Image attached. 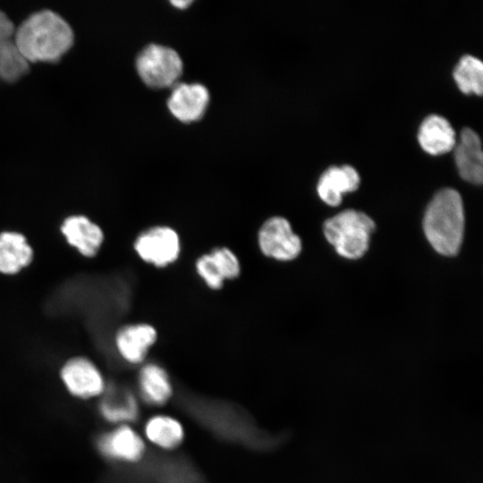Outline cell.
<instances>
[{"mask_svg": "<svg viewBox=\"0 0 483 483\" xmlns=\"http://www.w3.org/2000/svg\"><path fill=\"white\" fill-rule=\"evenodd\" d=\"M15 41L29 64L52 62L71 47L73 34L63 18L45 10L30 15L16 29Z\"/></svg>", "mask_w": 483, "mask_h": 483, "instance_id": "6da1fadb", "label": "cell"}, {"mask_svg": "<svg viewBox=\"0 0 483 483\" xmlns=\"http://www.w3.org/2000/svg\"><path fill=\"white\" fill-rule=\"evenodd\" d=\"M425 235L436 251L455 255L464 231V212L459 192L452 188L440 190L433 197L423 218Z\"/></svg>", "mask_w": 483, "mask_h": 483, "instance_id": "7a4b0ae2", "label": "cell"}, {"mask_svg": "<svg viewBox=\"0 0 483 483\" xmlns=\"http://www.w3.org/2000/svg\"><path fill=\"white\" fill-rule=\"evenodd\" d=\"M323 229L339 255L354 259L367 251L375 223L365 213L347 209L327 219Z\"/></svg>", "mask_w": 483, "mask_h": 483, "instance_id": "3957f363", "label": "cell"}, {"mask_svg": "<svg viewBox=\"0 0 483 483\" xmlns=\"http://www.w3.org/2000/svg\"><path fill=\"white\" fill-rule=\"evenodd\" d=\"M133 249L145 263L162 268L179 258L182 242L174 228L157 225L140 232L134 240Z\"/></svg>", "mask_w": 483, "mask_h": 483, "instance_id": "277c9868", "label": "cell"}, {"mask_svg": "<svg viewBox=\"0 0 483 483\" xmlns=\"http://www.w3.org/2000/svg\"><path fill=\"white\" fill-rule=\"evenodd\" d=\"M136 67L146 84L164 88L174 84L180 77L182 62L174 49L150 44L140 53Z\"/></svg>", "mask_w": 483, "mask_h": 483, "instance_id": "5b68a950", "label": "cell"}, {"mask_svg": "<svg viewBox=\"0 0 483 483\" xmlns=\"http://www.w3.org/2000/svg\"><path fill=\"white\" fill-rule=\"evenodd\" d=\"M60 378L67 393L80 401L98 398L106 391L101 370L83 356L67 360L60 369Z\"/></svg>", "mask_w": 483, "mask_h": 483, "instance_id": "8992f818", "label": "cell"}, {"mask_svg": "<svg viewBox=\"0 0 483 483\" xmlns=\"http://www.w3.org/2000/svg\"><path fill=\"white\" fill-rule=\"evenodd\" d=\"M257 242L260 252L278 261H290L301 251V241L293 233L290 222L280 216L265 220L258 230Z\"/></svg>", "mask_w": 483, "mask_h": 483, "instance_id": "52a82bcc", "label": "cell"}, {"mask_svg": "<svg viewBox=\"0 0 483 483\" xmlns=\"http://www.w3.org/2000/svg\"><path fill=\"white\" fill-rule=\"evenodd\" d=\"M97 448L105 458L123 463H135L143 458L146 442L131 426L122 424L99 436Z\"/></svg>", "mask_w": 483, "mask_h": 483, "instance_id": "ba28073f", "label": "cell"}, {"mask_svg": "<svg viewBox=\"0 0 483 483\" xmlns=\"http://www.w3.org/2000/svg\"><path fill=\"white\" fill-rule=\"evenodd\" d=\"M158 335L148 323L128 324L120 327L114 342L120 356L129 364L142 363L156 343Z\"/></svg>", "mask_w": 483, "mask_h": 483, "instance_id": "9c48e42d", "label": "cell"}, {"mask_svg": "<svg viewBox=\"0 0 483 483\" xmlns=\"http://www.w3.org/2000/svg\"><path fill=\"white\" fill-rule=\"evenodd\" d=\"M208 101V90L204 85L179 83L174 87L167 105L174 116L182 122L189 123L204 114Z\"/></svg>", "mask_w": 483, "mask_h": 483, "instance_id": "30bf717a", "label": "cell"}, {"mask_svg": "<svg viewBox=\"0 0 483 483\" xmlns=\"http://www.w3.org/2000/svg\"><path fill=\"white\" fill-rule=\"evenodd\" d=\"M13 21L0 11V79L13 81L29 70V63L21 54Z\"/></svg>", "mask_w": 483, "mask_h": 483, "instance_id": "8fae6325", "label": "cell"}, {"mask_svg": "<svg viewBox=\"0 0 483 483\" xmlns=\"http://www.w3.org/2000/svg\"><path fill=\"white\" fill-rule=\"evenodd\" d=\"M61 231L68 243L86 257L96 255L104 241L102 229L84 216H68Z\"/></svg>", "mask_w": 483, "mask_h": 483, "instance_id": "7c38bea8", "label": "cell"}, {"mask_svg": "<svg viewBox=\"0 0 483 483\" xmlns=\"http://www.w3.org/2000/svg\"><path fill=\"white\" fill-rule=\"evenodd\" d=\"M360 184V176L355 168L349 165L330 166L320 176L318 192L321 199L329 206H338L343 193L352 191Z\"/></svg>", "mask_w": 483, "mask_h": 483, "instance_id": "4fadbf2b", "label": "cell"}, {"mask_svg": "<svg viewBox=\"0 0 483 483\" xmlns=\"http://www.w3.org/2000/svg\"><path fill=\"white\" fill-rule=\"evenodd\" d=\"M482 157L479 135L472 129L464 128L455 148V162L461 176L470 182L480 183L483 178Z\"/></svg>", "mask_w": 483, "mask_h": 483, "instance_id": "5bb4252c", "label": "cell"}, {"mask_svg": "<svg viewBox=\"0 0 483 483\" xmlns=\"http://www.w3.org/2000/svg\"><path fill=\"white\" fill-rule=\"evenodd\" d=\"M143 432L145 440L165 451L176 449L184 439L182 424L168 414H157L150 417L145 422Z\"/></svg>", "mask_w": 483, "mask_h": 483, "instance_id": "9a60e30c", "label": "cell"}, {"mask_svg": "<svg viewBox=\"0 0 483 483\" xmlns=\"http://www.w3.org/2000/svg\"><path fill=\"white\" fill-rule=\"evenodd\" d=\"M138 383L142 397L152 405H164L173 395V385L169 375L157 363L144 364L139 371Z\"/></svg>", "mask_w": 483, "mask_h": 483, "instance_id": "2e32d148", "label": "cell"}, {"mask_svg": "<svg viewBox=\"0 0 483 483\" xmlns=\"http://www.w3.org/2000/svg\"><path fill=\"white\" fill-rule=\"evenodd\" d=\"M418 139L424 150L436 155L453 148L455 132L445 117L433 114L422 121Z\"/></svg>", "mask_w": 483, "mask_h": 483, "instance_id": "e0dca14e", "label": "cell"}, {"mask_svg": "<svg viewBox=\"0 0 483 483\" xmlns=\"http://www.w3.org/2000/svg\"><path fill=\"white\" fill-rule=\"evenodd\" d=\"M33 257L32 248L25 236L17 232L0 233V272L15 274L28 266Z\"/></svg>", "mask_w": 483, "mask_h": 483, "instance_id": "ac0fdd59", "label": "cell"}, {"mask_svg": "<svg viewBox=\"0 0 483 483\" xmlns=\"http://www.w3.org/2000/svg\"><path fill=\"white\" fill-rule=\"evenodd\" d=\"M99 414L110 423L115 425L129 424L134 420L139 412L138 402L131 394L118 396L107 394L99 403Z\"/></svg>", "mask_w": 483, "mask_h": 483, "instance_id": "d6986e66", "label": "cell"}, {"mask_svg": "<svg viewBox=\"0 0 483 483\" xmlns=\"http://www.w3.org/2000/svg\"><path fill=\"white\" fill-rule=\"evenodd\" d=\"M458 87L464 93L481 95L483 89V64L470 55L461 57L453 70Z\"/></svg>", "mask_w": 483, "mask_h": 483, "instance_id": "ffe728a7", "label": "cell"}, {"mask_svg": "<svg viewBox=\"0 0 483 483\" xmlns=\"http://www.w3.org/2000/svg\"><path fill=\"white\" fill-rule=\"evenodd\" d=\"M220 270L225 281L236 279L242 271L241 262L235 252L228 247L220 246L208 251Z\"/></svg>", "mask_w": 483, "mask_h": 483, "instance_id": "44dd1931", "label": "cell"}, {"mask_svg": "<svg viewBox=\"0 0 483 483\" xmlns=\"http://www.w3.org/2000/svg\"><path fill=\"white\" fill-rule=\"evenodd\" d=\"M195 269L209 289L216 291L224 286L225 279L209 252L200 255L196 259Z\"/></svg>", "mask_w": 483, "mask_h": 483, "instance_id": "7402d4cb", "label": "cell"}, {"mask_svg": "<svg viewBox=\"0 0 483 483\" xmlns=\"http://www.w3.org/2000/svg\"><path fill=\"white\" fill-rule=\"evenodd\" d=\"M171 3L178 7V8H185L187 7L191 3V1H188V0H176V1H171Z\"/></svg>", "mask_w": 483, "mask_h": 483, "instance_id": "603a6c76", "label": "cell"}]
</instances>
